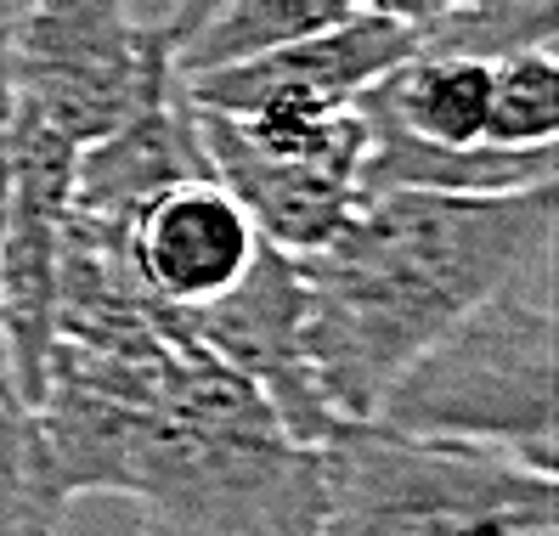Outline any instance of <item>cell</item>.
<instances>
[{
    "label": "cell",
    "instance_id": "1",
    "mask_svg": "<svg viewBox=\"0 0 559 536\" xmlns=\"http://www.w3.org/2000/svg\"><path fill=\"white\" fill-rule=\"evenodd\" d=\"M35 413L69 497L114 491L147 536H322V446L176 327L153 350L51 345Z\"/></svg>",
    "mask_w": 559,
    "mask_h": 536
},
{
    "label": "cell",
    "instance_id": "2",
    "mask_svg": "<svg viewBox=\"0 0 559 536\" xmlns=\"http://www.w3.org/2000/svg\"><path fill=\"white\" fill-rule=\"evenodd\" d=\"M554 181L525 192H361L340 238L300 254L306 350L340 424L373 418L402 367L480 299L548 272Z\"/></svg>",
    "mask_w": 559,
    "mask_h": 536
},
{
    "label": "cell",
    "instance_id": "3",
    "mask_svg": "<svg viewBox=\"0 0 559 536\" xmlns=\"http://www.w3.org/2000/svg\"><path fill=\"white\" fill-rule=\"evenodd\" d=\"M559 531L548 468L373 418L322 441V536H532Z\"/></svg>",
    "mask_w": 559,
    "mask_h": 536
},
{
    "label": "cell",
    "instance_id": "4",
    "mask_svg": "<svg viewBox=\"0 0 559 536\" xmlns=\"http://www.w3.org/2000/svg\"><path fill=\"white\" fill-rule=\"evenodd\" d=\"M554 367L548 294L514 283L436 333L390 379L373 424L418 441L491 446L554 475Z\"/></svg>",
    "mask_w": 559,
    "mask_h": 536
},
{
    "label": "cell",
    "instance_id": "5",
    "mask_svg": "<svg viewBox=\"0 0 559 536\" xmlns=\"http://www.w3.org/2000/svg\"><path fill=\"white\" fill-rule=\"evenodd\" d=\"M17 114L91 147L176 80L170 40L130 0H23L7 28Z\"/></svg>",
    "mask_w": 559,
    "mask_h": 536
},
{
    "label": "cell",
    "instance_id": "6",
    "mask_svg": "<svg viewBox=\"0 0 559 536\" xmlns=\"http://www.w3.org/2000/svg\"><path fill=\"white\" fill-rule=\"evenodd\" d=\"M187 333L199 340L215 361H226L238 379H249L272 401V413L288 424V434L322 446L340 429L311 373L306 350V283L294 254L260 243L254 265L233 294L210 299L199 311H181Z\"/></svg>",
    "mask_w": 559,
    "mask_h": 536
},
{
    "label": "cell",
    "instance_id": "7",
    "mask_svg": "<svg viewBox=\"0 0 559 536\" xmlns=\"http://www.w3.org/2000/svg\"><path fill=\"white\" fill-rule=\"evenodd\" d=\"M424 51V28L390 23L373 12H350L328 35H311L300 46L266 51L254 62L210 74H176L181 96L204 114H254L272 103H306V108H350L368 85H379L390 69Z\"/></svg>",
    "mask_w": 559,
    "mask_h": 536
},
{
    "label": "cell",
    "instance_id": "8",
    "mask_svg": "<svg viewBox=\"0 0 559 536\" xmlns=\"http://www.w3.org/2000/svg\"><path fill=\"white\" fill-rule=\"evenodd\" d=\"M249 210L215 176H181L130 215L124 254L136 283L170 311H199L233 294L260 254Z\"/></svg>",
    "mask_w": 559,
    "mask_h": 536
},
{
    "label": "cell",
    "instance_id": "9",
    "mask_svg": "<svg viewBox=\"0 0 559 536\" xmlns=\"http://www.w3.org/2000/svg\"><path fill=\"white\" fill-rule=\"evenodd\" d=\"M192 108V103H187ZM199 147L210 176L249 210L254 231L283 254H317L340 238V226L361 204V176L345 164H311V158H277L260 153L226 114L192 108Z\"/></svg>",
    "mask_w": 559,
    "mask_h": 536
},
{
    "label": "cell",
    "instance_id": "10",
    "mask_svg": "<svg viewBox=\"0 0 559 536\" xmlns=\"http://www.w3.org/2000/svg\"><path fill=\"white\" fill-rule=\"evenodd\" d=\"M356 114L368 124V158H361V192H525L554 181V147H441L418 142L390 119L373 91L356 96Z\"/></svg>",
    "mask_w": 559,
    "mask_h": 536
},
{
    "label": "cell",
    "instance_id": "11",
    "mask_svg": "<svg viewBox=\"0 0 559 536\" xmlns=\"http://www.w3.org/2000/svg\"><path fill=\"white\" fill-rule=\"evenodd\" d=\"M373 91V103L396 119L407 136L441 142V147H475L486 142V108H491V57L475 51H441L424 46L402 69H390Z\"/></svg>",
    "mask_w": 559,
    "mask_h": 536
},
{
    "label": "cell",
    "instance_id": "12",
    "mask_svg": "<svg viewBox=\"0 0 559 536\" xmlns=\"http://www.w3.org/2000/svg\"><path fill=\"white\" fill-rule=\"evenodd\" d=\"M350 12H356V0H221V7L170 51V62H176V74L233 69V62H254L266 51L328 35V28L345 23Z\"/></svg>",
    "mask_w": 559,
    "mask_h": 536
},
{
    "label": "cell",
    "instance_id": "13",
    "mask_svg": "<svg viewBox=\"0 0 559 536\" xmlns=\"http://www.w3.org/2000/svg\"><path fill=\"white\" fill-rule=\"evenodd\" d=\"M69 502L40 413L0 395V536H57Z\"/></svg>",
    "mask_w": 559,
    "mask_h": 536
},
{
    "label": "cell",
    "instance_id": "14",
    "mask_svg": "<svg viewBox=\"0 0 559 536\" xmlns=\"http://www.w3.org/2000/svg\"><path fill=\"white\" fill-rule=\"evenodd\" d=\"M559 136V62L554 40H520L491 57L486 142L498 147H554Z\"/></svg>",
    "mask_w": 559,
    "mask_h": 536
},
{
    "label": "cell",
    "instance_id": "15",
    "mask_svg": "<svg viewBox=\"0 0 559 536\" xmlns=\"http://www.w3.org/2000/svg\"><path fill=\"white\" fill-rule=\"evenodd\" d=\"M491 7H503V0H356V12H373V17L407 23V28H441L452 17H475Z\"/></svg>",
    "mask_w": 559,
    "mask_h": 536
},
{
    "label": "cell",
    "instance_id": "16",
    "mask_svg": "<svg viewBox=\"0 0 559 536\" xmlns=\"http://www.w3.org/2000/svg\"><path fill=\"white\" fill-rule=\"evenodd\" d=\"M12 57H7V35H0V226H7V187H12Z\"/></svg>",
    "mask_w": 559,
    "mask_h": 536
},
{
    "label": "cell",
    "instance_id": "17",
    "mask_svg": "<svg viewBox=\"0 0 559 536\" xmlns=\"http://www.w3.org/2000/svg\"><path fill=\"white\" fill-rule=\"evenodd\" d=\"M215 7H221V0H176L170 17H164V40H170V51H176V46H181V40H187Z\"/></svg>",
    "mask_w": 559,
    "mask_h": 536
},
{
    "label": "cell",
    "instance_id": "18",
    "mask_svg": "<svg viewBox=\"0 0 559 536\" xmlns=\"http://www.w3.org/2000/svg\"><path fill=\"white\" fill-rule=\"evenodd\" d=\"M130 7H136L142 17H153V23L164 28V17H170V7H176V0H130Z\"/></svg>",
    "mask_w": 559,
    "mask_h": 536
},
{
    "label": "cell",
    "instance_id": "19",
    "mask_svg": "<svg viewBox=\"0 0 559 536\" xmlns=\"http://www.w3.org/2000/svg\"><path fill=\"white\" fill-rule=\"evenodd\" d=\"M0 395H17L12 390V361H7V333H0Z\"/></svg>",
    "mask_w": 559,
    "mask_h": 536
},
{
    "label": "cell",
    "instance_id": "20",
    "mask_svg": "<svg viewBox=\"0 0 559 536\" xmlns=\"http://www.w3.org/2000/svg\"><path fill=\"white\" fill-rule=\"evenodd\" d=\"M17 12H23V0H0V35H7V28L17 23Z\"/></svg>",
    "mask_w": 559,
    "mask_h": 536
},
{
    "label": "cell",
    "instance_id": "21",
    "mask_svg": "<svg viewBox=\"0 0 559 536\" xmlns=\"http://www.w3.org/2000/svg\"><path fill=\"white\" fill-rule=\"evenodd\" d=\"M532 536H559V531H532Z\"/></svg>",
    "mask_w": 559,
    "mask_h": 536
}]
</instances>
